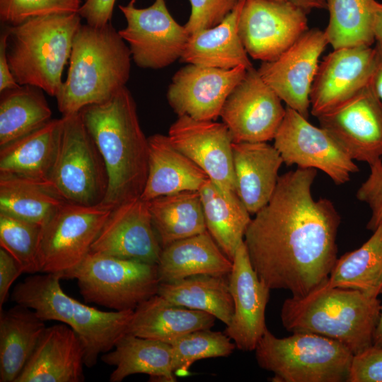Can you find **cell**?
Wrapping results in <instances>:
<instances>
[{"mask_svg":"<svg viewBox=\"0 0 382 382\" xmlns=\"http://www.w3.org/2000/svg\"><path fill=\"white\" fill-rule=\"evenodd\" d=\"M314 168L279 175L269 202L248 226L244 243L260 279L270 289L303 296L328 279L337 259L340 216L327 198L315 199Z\"/></svg>","mask_w":382,"mask_h":382,"instance_id":"1","label":"cell"},{"mask_svg":"<svg viewBox=\"0 0 382 382\" xmlns=\"http://www.w3.org/2000/svg\"><path fill=\"white\" fill-rule=\"evenodd\" d=\"M79 112L107 170L108 185L101 204L114 209L140 197L148 175L149 144L130 91L125 86Z\"/></svg>","mask_w":382,"mask_h":382,"instance_id":"2","label":"cell"},{"mask_svg":"<svg viewBox=\"0 0 382 382\" xmlns=\"http://www.w3.org/2000/svg\"><path fill=\"white\" fill-rule=\"evenodd\" d=\"M129 47L111 22L81 24L74 40L67 76L56 96L62 116L103 103L126 86L131 67Z\"/></svg>","mask_w":382,"mask_h":382,"instance_id":"3","label":"cell"},{"mask_svg":"<svg viewBox=\"0 0 382 382\" xmlns=\"http://www.w3.org/2000/svg\"><path fill=\"white\" fill-rule=\"evenodd\" d=\"M381 308L378 298L356 289L330 286L325 280L303 296L286 299L280 318L287 331L329 337L354 355L373 345Z\"/></svg>","mask_w":382,"mask_h":382,"instance_id":"4","label":"cell"},{"mask_svg":"<svg viewBox=\"0 0 382 382\" xmlns=\"http://www.w3.org/2000/svg\"><path fill=\"white\" fill-rule=\"evenodd\" d=\"M81 19L78 13L52 14L6 28V56L20 86H35L56 97Z\"/></svg>","mask_w":382,"mask_h":382,"instance_id":"5","label":"cell"},{"mask_svg":"<svg viewBox=\"0 0 382 382\" xmlns=\"http://www.w3.org/2000/svg\"><path fill=\"white\" fill-rule=\"evenodd\" d=\"M274 382H348L354 354L342 343L311 333L279 338L267 328L255 349Z\"/></svg>","mask_w":382,"mask_h":382,"instance_id":"6","label":"cell"},{"mask_svg":"<svg viewBox=\"0 0 382 382\" xmlns=\"http://www.w3.org/2000/svg\"><path fill=\"white\" fill-rule=\"evenodd\" d=\"M77 281L86 303L115 311L134 310L157 294L160 280L157 264L120 258L90 251L62 279Z\"/></svg>","mask_w":382,"mask_h":382,"instance_id":"7","label":"cell"},{"mask_svg":"<svg viewBox=\"0 0 382 382\" xmlns=\"http://www.w3.org/2000/svg\"><path fill=\"white\" fill-rule=\"evenodd\" d=\"M61 143L50 184L66 202L100 204L108 178L105 163L80 112L62 116Z\"/></svg>","mask_w":382,"mask_h":382,"instance_id":"8","label":"cell"},{"mask_svg":"<svg viewBox=\"0 0 382 382\" xmlns=\"http://www.w3.org/2000/svg\"><path fill=\"white\" fill-rule=\"evenodd\" d=\"M111 207L65 202L42 226L39 245L41 272L64 273L76 267L110 214Z\"/></svg>","mask_w":382,"mask_h":382,"instance_id":"9","label":"cell"},{"mask_svg":"<svg viewBox=\"0 0 382 382\" xmlns=\"http://www.w3.org/2000/svg\"><path fill=\"white\" fill-rule=\"evenodd\" d=\"M136 0L119 5L127 25L118 31L129 45L132 59L144 69H158L180 59L189 33L170 15L165 0L139 8Z\"/></svg>","mask_w":382,"mask_h":382,"instance_id":"10","label":"cell"},{"mask_svg":"<svg viewBox=\"0 0 382 382\" xmlns=\"http://www.w3.org/2000/svg\"><path fill=\"white\" fill-rule=\"evenodd\" d=\"M274 140L286 166L320 170L337 185L347 183L359 171L354 161L327 131L287 106Z\"/></svg>","mask_w":382,"mask_h":382,"instance_id":"11","label":"cell"},{"mask_svg":"<svg viewBox=\"0 0 382 382\" xmlns=\"http://www.w3.org/2000/svg\"><path fill=\"white\" fill-rule=\"evenodd\" d=\"M308 13L286 0H244L238 33L248 55L270 62L308 30Z\"/></svg>","mask_w":382,"mask_h":382,"instance_id":"12","label":"cell"},{"mask_svg":"<svg viewBox=\"0 0 382 382\" xmlns=\"http://www.w3.org/2000/svg\"><path fill=\"white\" fill-rule=\"evenodd\" d=\"M353 160L382 159V102L371 81L354 96L317 117Z\"/></svg>","mask_w":382,"mask_h":382,"instance_id":"13","label":"cell"},{"mask_svg":"<svg viewBox=\"0 0 382 382\" xmlns=\"http://www.w3.org/2000/svg\"><path fill=\"white\" fill-rule=\"evenodd\" d=\"M285 113L280 98L253 67L229 94L220 116L233 142H267L274 139Z\"/></svg>","mask_w":382,"mask_h":382,"instance_id":"14","label":"cell"},{"mask_svg":"<svg viewBox=\"0 0 382 382\" xmlns=\"http://www.w3.org/2000/svg\"><path fill=\"white\" fill-rule=\"evenodd\" d=\"M327 45L324 31L308 30L279 57L262 62L257 69L262 80L286 106L307 119L311 86Z\"/></svg>","mask_w":382,"mask_h":382,"instance_id":"15","label":"cell"},{"mask_svg":"<svg viewBox=\"0 0 382 382\" xmlns=\"http://www.w3.org/2000/svg\"><path fill=\"white\" fill-rule=\"evenodd\" d=\"M378 60L376 46L334 50L323 58L310 93V110L316 117L345 102L372 80Z\"/></svg>","mask_w":382,"mask_h":382,"instance_id":"16","label":"cell"},{"mask_svg":"<svg viewBox=\"0 0 382 382\" xmlns=\"http://www.w3.org/2000/svg\"><path fill=\"white\" fill-rule=\"evenodd\" d=\"M247 69H231L188 64L173 76L167 91L170 107L178 115L198 120H215Z\"/></svg>","mask_w":382,"mask_h":382,"instance_id":"17","label":"cell"},{"mask_svg":"<svg viewBox=\"0 0 382 382\" xmlns=\"http://www.w3.org/2000/svg\"><path fill=\"white\" fill-rule=\"evenodd\" d=\"M168 137L173 146L202 168L213 183L236 192L233 141L224 122L178 116Z\"/></svg>","mask_w":382,"mask_h":382,"instance_id":"18","label":"cell"},{"mask_svg":"<svg viewBox=\"0 0 382 382\" xmlns=\"http://www.w3.org/2000/svg\"><path fill=\"white\" fill-rule=\"evenodd\" d=\"M232 262L228 283L234 308L224 332L236 349L251 352L267 328L265 310L271 289L252 267L244 241L238 246Z\"/></svg>","mask_w":382,"mask_h":382,"instance_id":"19","label":"cell"},{"mask_svg":"<svg viewBox=\"0 0 382 382\" xmlns=\"http://www.w3.org/2000/svg\"><path fill=\"white\" fill-rule=\"evenodd\" d=\"M162 247L148 202L138 197L115 207L92 244L91 251L157 264Z\"/></svg>","mask_w":382,"mask_h":382,"instance_id":"20","label":"cell"},{"mask_svg":"<svg viewBox=\"0 0 382 382\" xmlns=\"http://www.w3.org/2000/svg\"><path fill=\"white\" fill-rule=\"evenodd\" d=\"M84 349L76 332L64 323L45 328L16 382H82Z\"/></svg>","mask_w":382,"mask_h":382,"instance_id":"21","label":"cell"},{"mask_svg":"<svg viewBox=\"0 0 382 382\" xmlns=\"http://www.w3.org/2000/svg\"><path fill=\"white\" fill-rule=\"evenodd\" d=\"M236 192L250 214L270 200L278 182L282 158L266 142H233Z\"/></svg>","mask_w":382,"mask_h":382,"instance_id":"22","label":"cell"},{"mask_svg":"<svg viewBox=\"0 0 382 382\" xmlns=\"http://www.w3.org/2000/svg\"><path fill=\"white\" fill-rule=\"evenodd\" d=\"M63 129V119H51L39 129L0 148V174L50 183Z\"/></svg>","mask_w":382,"mask_h":382,"instance_id":"23","label":"cell"},{"mask_svg":"<svg viewBox=\"0 0 382 382\" xmlns=\"http://www.w3.org/2000/svg\"><path fill=\"white\" fill-rule=\"evenodd\" d=\"M148 175L142 199L199 191L209 180L202 168L173 146L168 136L155 134L148 138Z\"/></svg>","mask_w":382,"mask_h":382,"instance_id":"24","label":"cell"},{"mask_svg":"<svg viewBox=\"0 0 382 382\" xmlns=\"http://www.w3.org/2000/svg\"><path fill=\"white\" fill-rule=\"evenodd\" d=\"M216 319L208 313L172 303L156 294L134 310L127 333L171 345L189 332L211 329Z\"/></svg>","mask_w":382,"mask_h":382,"instance_id":"25","label":"cell"},{"mask_svg":"<svg viewBox=\"0 0 382 382\" xmlns=\"http://www.w3.org/2000/svg\"><path fill=\"white\" fill-rule=\"evenodd\" d=\"M232 265L207 230L163 248L157 269L160 283H170L199 274L228 276Z\"/></svg>","mask_w":382,"mask_h":382,"instance_id":"26","label":"cell"},{"mask_svg":"<svg viewBox=\"0 0 382 382\" xmlns=\"http://www.w3.org/2000/svg\"><path fill=\"white\" fill-rule=\"evenodd\" d=\"M244 0L217 25L190 35L180 60L204 66L231 69L253 68L238 33V21Z\"/></svg>","mask_w":382,"mask_h":382,"instance_id":"27","label":"cell"},{"mask_svg":"<svg viewBox=\"0 0 382 382\" xmlns=\"http://www.w3.org/2000/svg\"><path fill=\"white\" fill-rule=\"evenodd\" d=\"M101 360L115 366L110 382H121L137 374L149 375L151 381H176L172 367V347L163 342L126 333L112 350L102 354Z\"/></svg>","mask_w":382,"mask_h":382,"instance_id":"28","label":"cell"},{"mask_svg":"<svg viewBox=\"0 0 382 382\" xmlns=\"http://www.w3.org/2000/svg\"><path fill=\"white\" fill-rule=\"evenodd\" d=\"M45 328L27 307L16 304L0 311V382H16Z\"/></svg>","mask_w":382,"mask_h":382,"instance_id":"29","label":"cell"},{"mask_svg":"<svg viewBox=\"0 0 382 382\" xmlns=\"http://www.w3.org/2000/svg\"><path fill=\"white\" fill-rule=\"evenodd\" d=\"M198 192L207 230L224 254L233 260L251 221L250 214L236 192L220 187L210 179Z\"/></svg>","mask_w":382,"mask_h":382,"instance_id":"30","label":"cell"},{"mask_svg":"<svg viewBox=\"0 0 382 382\" xmlns=\"http://www.w3.org/2000/svg\"><path fill=\"white\" fill-rule=\"evenodd\" d=\"M147 202L162 248L175 241L207 231L198 191H182Z\"/></svg>","mask_w":382,"mask_h":382,"instance_id":"31","label":"cell"},{"mask_svg":"<svg viewBox=\"0 0 382 382\" xmlns=\"http://www.w3.org/2000/svg\"><path fill=\"white\" fill-rule=\"evenodd\" d=\"M226 277L199 274L160 283L157 294L172 303L208 313L227 325L234 308Z\"/></svg>","mask_w":382,"mask_h":382,"instance_id":"32","label":"cell"},{"mask_svg":"<svg viewBox=\"0 0 382 382\" xmlns=\"http://www.w3.org/2000/svg\"><path fill=\"white\" fill-rule=\"evenodd\" d=\"M134 310L103 311L75 299L71 328L84 349L85 366L91 368L98 357L112 350L127 333Z\"/></svg>","mask_w":382,"mask_h":382,"instance_id":"33","label":"cell"},{"mask_svg":"<svg viewBox=\"0 0 382 382\" xmlns=\"http://www.w3.org/2000/svg\"><path fill=\"white\" fill-rule=\"evenodd\" d=\"M326 282L371 297L382 294V223L361 247L337 259Z\"/></svg>","mask_w":382,"mask_h":382,"instance_id":"34","label":"cell"},{"mask_svg":"<svg viewBox=\"0 0 382 382\" xmlns=\"http://www.w3.org/2000/svg\"><path fill=\"white\" fill-rule=\"evenodd\" d=\"M66 202L50 183L0 174V212L44 226Z\"/></svg>","mask_w":382,"mask_h":382,"instance_id":"35","label":"cell"},{"mask_svg":"<svg viewBox=\"0 0 382 382\" xmlns=\"http://www.w3.org/2000/svg\"><path fill=\"white\" fill-rule=\"evenodd\" d=\"M42 91L25 85L1 93L0 147L39 129L51 120L52 110Z\"/></svg>","mask_w":382,"mask_h":382,"instance_id":"36","label":"cell"},{"mask_svg":"<svg viewBox=\"0 0 382 382\" xmlns=\"http://www.w3.org/2000/svg\"><path fill=\"white\" fill-rule=\"evenodd\" d=\"M330 18L324 30L334 50L371 46L376 41L374 23L379 2L376 0H326Z\"/></svg>","mask_w":382,"mask_h":382,"instance_id":"37","label":"cell"},{"mask_svg":"<svg viewBox=\"0 0 382 382\" xmlns=\"http://www.w3.org/2000/svg\"><path fill=\"white\" fill-rule=\"evenodd\" d=\"M170 345L173 370L179 377L190 375L189 369L196 361L228 357L236 348L224 332L210 329L189 332Z\"/></svg>","mask_w":382,"mask_h":382,"instance_id":"38","label":"cell"},{"mask_svg":"<svg viewBox=\"0 0 382 382\" xmlns=\"http://www.w3.org/2000/svg\"><path fill=\"white\" fill-rule=\"evenodd\" d=\"M42 226L0 212V245L11 255L23 273L41 272L39 245Z\"/></svg>","mask_w":382,"mask_h":382,"instance_id":"39","label":"cell"},{"mask_svg":"<svg viewBox=\"0 0 382 382\" xmlns=\"http://www.w3.org/2000/svg\"><path fill=\"white\" fill-rule=\"evenodd\" d=\"M81 6L80 0H0V20L16 25L35 17L78 13Z\"/></svg>","mask_w":382,"mask_h":382,"instance_id":"40","label":"cell"},{"mask_svg":"<svg viewBox=\"0 0 382 382\" xmlns=\"http://www.w3.org/2000/svg\"><path fill=\"white\" fill-rule=\"evenodd\" d=\"M238 0H190L191 13L184 25L189 35L219 24Z\"/></svg>","mask_w":382,"mask_h":382,"instance_id":"41","label":"cell"},{"mask_svg":"<svg viewBox=\"0 0 382 382\" xmlns=\"http://www.w3.org/2000/svg\"><path fill=\"white\" fill-rule=\"evenodd\" d=\"M356 197L369 206L371 217L366 228L374 231L382 223V159L370 166V173L357 190Z\"/></svg>","mask_w":382,"mask_h":382,"instance_id":"42","label":"cell"},{"mask_svg":"<svg viewBox=\"0 0 382 382\" xmlns=\"http://www.w3.org/2000/svg\"><path fill=\"white\" fill-rule=\"evenodd\" d=\"M348 382H382V348L372 345L354 354Z\"/></svg>","mask_w":382,"mask_h":382,"instance_id":"43","label":"cell"},{"mask_svg":"<svg viewBox=\"0 0 382 382\" xmlns=\"http://www.w3.org/2000/svg\"><path fill=\"white\" fill-rule=\"evenodd\" d=\"M116 0H86L78 13L87 24L102 27L111 22Z\"/></svg>","mask_w":382,"mask_h":382,"instance_id":"44","label":"cell"},{"mask_svg":"<svg viewBox=\"0 0 382 382\" xmlns=\"http://www.w3.org/2000/svg\"><path fill=\"white\" fill-rule=\"evenodd\" d=\"M15 258L4 248H0V311L6 301L13 282L23 274Z\"/></svg>","mask_w":382,"mask_h":382,"instance_id":"45","label":"cell"},{"mask_svg":"<svg viewBox=\"0 0 382 382\" xmlns=\"http://www.w3.org/2000/svg\"><path fill=\"white\" fill-rule=\"evenodd\" d=\"M7 30H4L0 36V93L15 88L20 85L11 71L6 56Z\"/></svg>","mask_w":382,"mask_h":382,"instance_id":"46","label":"cell"},{"mask_svg":"<svg viewBox=\"0 0 382 382\" xmlns=\"http://www.w3.org/2000/svg\"><path fill=\"white\" fill-rule=\"evenodd\" d=\"M376 46L378 50V60L371 83L377 96L382 102V47L378 43Z\"/></svg>","mask_w":382,"mask_h":382,"instance_id":"47","label":"cell"},{"mask_svg":"<svg viewBox=\"0 0 382 382\" xmlns=\"http://www.w3.org/2000/svg\"><path fill=\"white\" fill-rule=\"evenodd\" d=\"M303 9L308 13L313 9H325L326 0H286Z\"/></svg>","mask_w":382,"mask_h":382,"instance_id":"48","label":"cell"},{"mask_svg":"<svg viewBox=\"0 0 382 382\" xmlns=\"http://www.w3.org/2000/svg\"><path fill=\"white\" fill-rule=\"evenodd\" d=\"M374 33L375 40L382 47V3H379L378 9L376 11L374 23Z\"/></svg>","mask_w":382,"mask_h":382,"instance_id":"49","label":"cell"},{"mask_svg":"<svg viewBox=\"0 0 382 382\" xmlns=\"http://www.w3.org/2000/svg\"><path fill=\"white\" fill-rule=\"evenodd\" d=\"M373 346L382 348V305L380 317L373 336Z\"/></svg>","mask_w":382,"mask_h":382,"instance_id":"50","label":"cell"},{"mask_svg":"<svg viewBox=\"0 0 382 382\" xmlns=\"http://www.w3.org/2000/svg\"><path fill=\"white\" fill-rule=\"evenodd\" d=\"M80 1H81V0H80ZM84 1H86V0H84Z\"/></svg>","mask_w":382,"mask_h":382,"instance_id":"51","label":"cell"}]
</instances>
